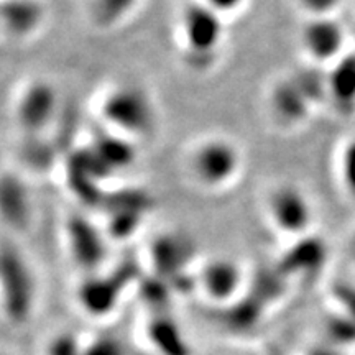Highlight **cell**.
Listing matches in <instances>:
<instances>
[{"label": "cell", "mask_w": 355, "mask_h": 355, "mask_svg": "<svg viewBox=\"0 0 355 355\" xmlns=\"http://www.w3.org/2000/svg\"><path fill=\"white\" fill-rule=\"evenodd\" d=\"M224 17L201 0L186 3L180 15V40L186 63L201 69L214 63L224 40Z\"/></svg>", "instance_id": "obj_1"}, {"label": "cell", "mask_w": 355, "mask_h": 355, "mask_svg": "<svg viewBox=\"0 0 355 355\" xmlns=\"http://www.w3.org/2000/svg\"><path fill=\"white\" fill-rule=\"evenodd\" d=\"M99 110L102 121L115 133L128 139L150 133L157 121L152 99L135 84H119L109 89L102 97Z\"/></svg>", "instance_id": "obj_2"}, {"label": "cell", "mask_w": 355, "mask_h": 355, "mask_svg": "<svg viewBox=\"0 0 355 355\" xmlns=\"http://www.w3.org/2000/svg\"><path fill=\"white\" fill-rule=\"evenodd\" d=\"M189 168L199 186L211 191L224 189L241 173V150L224 137H209L193 148Z\"/></svg>", "instance_id": "obj_3"}, {"label": "cell", "mask_w": 355, "mask_h": 355, "mask_svg": "<svg viewBox=\"0 0 355 355\" xmlns=\"http://www.w3.org/2000/svg\"><path fill=\"white\" fill-rule=\"evenodd\" d=\"M266 214L279 234L293 239L306 237L314 220L313 204L296 184H278L273 188L266 199Z\"/></svg>", "instance_id": "obj_4"}, {"label": "cell", "mask_w": 355, "mask_h": 355, "mask_svg": "<svg viewBox=\"0 0 355 355\" xmlns=\"http://www.w3.org/2000/svg\"><path fill=\"white\" fill-rule=\"evenodd\" d=\"M2 290L8 318L13 322L25 321L33 306V278L24 257L7 245L2 250Z\"/></svg>", "instance_id": "obj_5"}, {"label": "cell", "mask_w": 355, "mask_h": 355, "mask_svg": "<svg viewBox=\"0 0 355 355\" xmlns=\"http://www.w3.org/2000/svg\"><path fill=\"white\" fill-rule=\"evenodd\" d=\"M344 25H340L334 17H318L308 19L301 30V48L316 66L332 68L337 61L347 55L345 53Z\"/></svg>", "instance_id": "obj_6"}, {"label": "cell", "mask_w": 355, "mask_h": 355, "mask_svg": "<svg viewBox=\"0 0 355 355\" xmlns=\"http://www.w3.org/2000/svg\"><path fill=\"white\" fill-rule=\"evenodd\" d=\"M58 109V94L46 79H35L20 92L15 105V117L25 133L38 135L53 122Z\"/></svg>", "instance_id": "obj_7"}, {"label": "cell", "mask_w": 355, "mask_h": 355, "mask_svg": "<svg viewBox=\"0 0 355 355\" xmlns=\"http://www.w3.org/2000/svg\"><path fill=\"white\" fill-rule=\"evenodd\" d=\"M68 248L76 265L89 273H97L107 259L105 235L83 216H73L66 222Z\"/></svg>", "instance_id": "obj_8"}, {"label": "cell", "mask_w": 355, "mask_h": 355, "mask_svg": "<svg viewBox=\"0 0 355 355\" xmlns=\"http://www.w3.org/2000/svg\"><path fill=\"white\" fill-rule=\"evenodd\" d=\"M198 286L212 303H227L243 286L242 266L229 257H212L199 270Z\"/></svg>", "instance_id": "obj_9"}, {"label": "cell", "mask_w": 355, "mask_h": 355, "mask_svg": "<svg viewBox=\"0 0 355 355\" xmlns=\"http://www.w3.org/2000/svg\"><path fill=\"white\" fill-rule=\"evenodd\" d=\"M268 104L273 117L285 125L304 122L313 107V102L296 76L278 79L270 91Z\"/></svg>", "instance_id": "obj_10"}, {"label": "cell", "mask_w": 355, "mask_h": 355, "mask_svg": "<svg viewBox=\"0 0 355 355\" xmlns=\"http://www.w3.org/2000/svg\"><path fill=\"white\" fill-rule=\"evenodd\" d=\"M125 278L121 273H91L78 288V300L84 309L94 318L109 314L121 301Z\"/></svg>", "instance_id": "obj_11"}, {"label": "cell", "mask_w": 355, "mask_h": 355, "mask_svg": "<svg viewBox=\"0 0 355 355\" xmlns=\"http://www.w3.org/2000/svg\"><path fill=\"white\" fill-rule=\"evenodd\" d=\"M150 255H152V263L159 277L175 278L178 272H181L191 261L193 247H191L189 239L170 232L159 235L153 242Z\"/></svg>", "instance_id": "obj_12"}, {"label": "cell", "mask_w": 355, "mask_h": 355, "mask_svg": "<svg viewBox=\"0 0 355 355\" xmlns=\"http://www.w3.org/2000/svg\"><path fill=\"white\" fill-rule=\"evenodd\" d=\"M44 8L38 0H2V24L15 38L33 35L42 26Z\"/></svg>", "instance_id": "obj_13"}, {"label": "cell", "mask_w": 355, "mask_h": 355, "mask_svg": "<svg viewBox=\"0 0 355 355\" xmlns=\"http://www.w3.org/2000/svg\"><path fill=\"white\" fill-rule=\"evenodd\" d=\"M327 92L343 112L355 109V53L345 55L329 69Z\"/></svg>", "instance_id": "obj_14"}, {"label": "cell", "mask_w": 355, "mask_h": 355, "mask_svg": "<svg viewBox=\"0 0 355 355\" xmlns=\"http://www.w3.org/2000/svg\"><path fill=\"white\" fill-rule=\"evenodd\" d=\"M91 150L110 175L115 171L125 170L135 162L133 144H130L128 137H123L121 133H107L96 145H92Z\"/></svg>", "instance_id": "obj_15"}, {"label": "cell", "mask_w": 355, "mask_h": 355, "mask_svg": "<svg viewBox=\"0 0 355 355\" xmlns=\"http://www.w3.org/2000/svg\"><path fill=\"white\" fill-rule=\"evenodd\" d=\"M2 211L3 219L12 227L24 229L28 224L30 199L24 183L15 176L6 175L2 181Z\"/></svg>", "instance_id": "obj_16"}, {"label": "cell", "mask_w": 355, "mask_h": 355, "mask_svg": "<svg viewBox=\"0 0 355 355\" xmlns=\"http://www.w3.org/2000/svg\"><path fill=\"white\" fill-rule=\"evenodd\" d=\"M324 255H326V248L322 242L319 239H311L309 235H306V237L298 239L295 247L288 252L283 259V265L291 270L316 268L324 261Z\"/></svg>", "instance_id": "obj_17"}, {"label": "cell", "mask_w": 355, "mask_h": 355, "mask_svg": "<svg viewBox=\"0 0 355 355\" xmlns=\"http://www.w3.org/2000/svg\"><path fill=\"white\" fill-rule=\"evenodd\" d=\"M140 0H91L92 20L101 28L122 24L135 10Z\"/></svg>", "instance_id": "obj_18"}, {"label": "cell", "mask_w": 355, "mask_h": 355, "mask_svg": "<svg viewBox=\"0 0 355 355\" xmlns=\"http://www.w3.org/2000/svg\"><path fill=\"white\" fill-rule=\"evenodd\" d=\"M337 170L344 191L355 201V137L345 141L340 148Z\"/></svg>", "instance_id": "obj_19"}, {"label": "cell", "mask_w": 355, "mask_h": 355, "mask_svg": "<svg viewBox=\"0 0 355 355\" xmlns=\"http://www.w3.org/2000/svg\"><path fill=\"white\" fill-rule=\"evenodd\" d=\"M46 355H84L78 339L71 334H58L46 347Z\"/></svg>", "instance_id": "obj_20"}, {"label": "cell", "mask_w": 355, "mask_h": 355, "mask_svg": "<svg viewBox=\"0 0 355 355\" xmlns=\"http://www.w3.org/2000/svg\"><path fill=\"white\" fill-rule=\"evenodd\" d=\"M343 0H298V6L308 13L309 19L318 17H334Z\"/></svg>", "instance_id": "obj_21"}, {"label": "cell", "mask_w": 355, "mask_h": 355, "mask_svg": "<svg viewBox=\"0 0 355 355\" xmlns=\"http://www.w3.org/2000/svg\"><path fill=\"white\" fill-rule=\"evenodd\" d=\"M201 2L206 3L207 7H211L212 10L225 19L227 15H232V13L241 10L247 0H201Z\"/></svg>", "instance_id": "obj_22"}, {"label": "cell", "mask_w": 355, "mask_h": 355, "mask_svg": "<svg viewBox=\"0 0 355 355\" xmlns=\"http://www.w3.org/2000/svg\"><path fill=\"white\" fill-rule=\"evenodd\" d=\"M347 248H349V255H350V259H352V260H354V263H355V227H354L352 234H350V237H349Z\"/></svg>", "instance_id": "obj_23"}]
</instances>
